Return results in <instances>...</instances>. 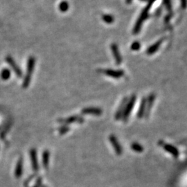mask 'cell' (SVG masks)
<instances>
[{
    "label": "cell",
    "instance_id": "6da1fadb",
    "mask_svg": "<svg viewBox=\"0 0 187 187\" xmlns=\"http://www.w3.org/2000/svg\"><path fill=\"white\" fill-rule=\"evenodd\" d=\"M155 0H150V1L148 2V6H146V8H145L144 9V10L142 11L141 15L139 16L138 20H137V22H136L135 27H134L133 33H135H135H137L139 31V30H140L141 27L142 26V24H143L144 21L147 18L148 14V11L150 10V6H151L153 3L155 2Z\"/></svg>",
    "mask_w": 187,
    "mask_h": 187
},
{
    "label": "cell",
    "instance_id": "7a4b0ae2",
    "mask_svg": "<svg viewBox=\"0 0 187 187\" xmlns=\"http://www.w3.org/2000/svg\"><path fill=\"white\" fill-rule=\"evenodd\" d=\"M35 62V60L33 56L30 57L29 58V60H28V63H27L26 75V76H25L24 80L23 81V87L24 88H27L28 87H29V85L30 84V80H31L32 73L33 71V69H34Z\"/></svg>",
    "mask_w": 187,
    "mask_h": 187
},
{
    "label": "cell",
    "instance_id": "3957f363",
    "mask_svg": "<svg viewBox=\"0 0 187 187\" xmlns=\"http://www.w3.org/2000/svg\"><path fill=\"white\" fill-rule=\"evenodd\" d=\"M30 158L31 160V165L33 171L37 173L39 171V164L38 161V155H37V150L35 148H32L29 151Z\"/></svg>",
    "mask_w": 187,
    "mask_h": 187
},
{
    "label": "cell",
    "instance_id": "277c9868",
    "mask_svg": "<svg viewBox=\"0 0 187 187\" xmlns=\"http://www.w3.org/2000/svg\"><path fill=\"white\" fill-rule=\"evenodd\" d=\"M83 121V117L79 116H71L70 117H67L66 119H60L58 120V122H59L60 124H62L63 125H68L74 122H79L80 124Z\"/></svg>",
    "mask_w": 187,
    "mask_h": 187
},
{
    "label": "cell",
    "instance_id": "5b68a950",
    "mask_svg": "<svg viewBox=\"0 0 187 187\" xmlns=\"http://www.w3.org/2000/svg\"><path fill=\"white\" fill-rule=\"evenodd\" d=\"M6 60L7 63L9 65L11 68L13 69V70L15 71V73L16 74V76L18 77H21L22 76V71L18 67V66L17 65V64L15 63V61L10 56H7L6 58Z\"/></svg>",
    "mask_w": 187,
    "mask_h": 187
},
{
    "label": "cell",
    "instance_id": "8992f818",
    "mask_svg": "<svg viewBox=\"0 0 187 187\" xmlns=\"http://www.w3.org/2000/svg\"><path fill=\"white\" fill-rule=\"evenodd\" d=\"M111 49L112 51V54L114 57V59H115L116 65H120V64L121 63L122 59H121V54H120V53L119 51L118 47H117L116 44H112L111 45Z\"/></svg>",
    "mask_w": 187,
    "mask_h": 187
},
{
    "label": "cell",
    "instance_id": "52a82bcc",
    "mask_svg": "<svg viewBox=\"0 0 187 187\" xmlns=\"http://www.w3.org/2000/svg\"><path fill=\"white\" fill-rule=\"evenodd\" d=\"M23 173V159L20 157L18 161V163L16 164L15 170V177L18 179L21 177Z\"/></svg>",
    "mask_w": 187,
    "mask_h": 187
},
{
    "label": "cell",
    "instance_id": "ba28073f",
    "mask_svg": "<svg viewBox=\"0 0 187 187\" xmlns=\"http://www.w3.org/2000/svg\"><path fill=\"white\" fill-rule=\"evenodd\" d=\"M103 72L107 76L116 78V79L121 77L124 74V72L121 70H112V69H106L103 71Z\"/></svg>",
    "mask_w": 187,
    "mask_h": 187
},
{
    "label": "cell",
    "instance_id": "9c48e42d",
    "mask_svg": "<svg viewBox=\"0 0 187 187\" xmlns=\"http://www.w3.org/2000/svg\"><path fill=\"white\" fill-rule=\"evenodd\" d=\"M50 160V152L48 150H45L43 153V165L45 170H48Z\"/></svg>",
    "mask_w": 187,
    "mask_h": 187
},
{
    "label": "cell",
    "instance_id": "30bf717a",
    "mask_svg": "<svg viewBox=\"0 0 187 187\" xmlns=\"http://www.w3.org/2000/svg\"><path fill=\"white\" fill-rule=\"evenodd\" d=\"M161 43H162V40H160L159 41H157V43H155L153 45L150 46L147 50L146 51L147 54L148 55H152L153 54H155V53L157 51L158 49L160 48Z\"/></svg>",
    "mask_w": 187,
    "mask_h": 187
},
{
    "label": "cell",
    "instance_id": "8fae6325",
    "mask_svg": "<svg viewBox=\"0 0 187 187\" xmlns=\"http://www.w3.org/2000/svg\"><path fill=\"white\" fill-rule=\"evenodd\" d=\"M83 114H94V115H99V114H100L101 113V111H100V109L99 108H85L82 110Z\"/></svg>",
    "mask_w": 187,
    "mask_h": 187
},
{
    "label": "cell",
    "instance_id": "7c38bea8",
    "mask_svg": "<svg viewBox=\"0 0 187 187\" xmlns=\"http://www.w3.org/2000/svg\"><path fill=\"white\" fill-rule=\"evenodd\" d=\"M11 125H12V122H10L9 124H8L6 125L4 129H3V130L2 131V132L0 133V138L2 139H5L6 135V134L8 132V131L10 130Z\"/></svg>",
    "mask_w": 187,
    "mask_h": 187
},
{
    "label": "cell",
    "instance_id": "4fadbf2b",
    "mask_svg": "<svg viewBox=\"0 0 187 187\" xmlns=\"http://www.w3.org/2000/svg\"><path fill=\"white\" fill-rule=\"evenodd\" d=\"M10 71L7 69H5L1 72V78L4 80H6L10 78Z\"/></svg>",
    "mask_w": 187,
    "mask_h": 187
},
{
    "label": "cell",
    "instance_id": "5bb4252c",
    "mask_svg": "<svg viewBox=\"0 0 187 187\" xmlns=\"http://www.w3.org/2000/svg\"><path fill=\"white\" fill-rule=\"evenodd\" d=\"M69 130H70V128H69V127H68L67 125H63L62 126H60V128H58V131L59 132L61 135H65V134H66L67 132H68Z\"/></svg>",
    "mask_w": 187,
    "mask_h": 187
},
{
    "label": "cell",
    "instance_id": "9a60e30c",
    "mask_svg": "<svg viewBox=\"0 0 187 187\" xmlns=\"http://www.w3.org/2000/svg\"><path fill=\"white\" fill-rule=\"evenodd\" d=\"M59 8L61 11H63V12H65V11H67L69 9L68 3L66 2H61L59 6Z\"/></svg>",
    "mask_w": 187,
    "mask_h": 187
},
{
    "label": "cell",
    "instance_id": "2e32d148",
    "mask_svg": "<svg viewBox=\"0 0 187 187\" xmlns=\"http://www.w3.org/2000/svg\"><path fill=\"white\" fill-rule=\"evenodd\" d=\"M103 19L104 20V22H105L106 23L110 24L112 23L114 21V18L112 16H111L110 15H105L103 16Z\"/></svg>",
    "mask_w": 187,
    "mask_h": 187
},
{
    "label": "cell",
    "instance_id": "e0dca14e",
    "mask_svg": "<svg viewBox=\"0 0 187 187\" xmlns=\"http://www.w3.org/2000/svg\"><path fill=\"white\" fill-rule=\"evenodd\" d=\"M139 48H140V44L138 42H135L131 46V49H132V50H135V51L138 50Z\"/></svg>",
    "mask_w": 187,
    "mask_h": 187
},
{
    "label": "cell",
    "instance_id": "ac0fdd59",
    "mask_svg": "<svg viewBox=\"0 0 187 187\" xmlns=\"http://www.w3.org/2000/svg\"><path fill=\"white\" fill-rule=\"evenodd\" d=\"M43 178L42 177H38L37 180V182H36L35 185L33 187H42L43 186Z\"/></svg>",
    "mask_w": 187,
    "mask_h": 187
},
{
    "label": "cell",
    "instance_id": "d6986e66",
    "mask_svg": "<svg viewBox=\"0 0 187 187\" xmlns=\"http://www.w3.org/2000/svg\"><path fill=\"white\" fill-rule=\"evenodd\" d=\"M181 1H182V2H181V5H182V8H186L187 5V0H181Z\"/></svg>",
    "mask_w": 187,
    "mask_h": 187
},
{
    "label": "cell",
    "instance_id": "ffe728a7",
    "mask_svg": "<svg viewBox=\"0 0 187 187\" xmlns=\"http://www.w3.org/2000/svg\"><path fill=\"white\" fill-rule=\"evenodd\" d=\"M131 1H132V0H126V2H127V3H128V4H129V3H130Z\"/></svg>",
    "mask_w": 187,
    "mask_h": 187
},
{
    "label": "cell",
    "instance_id": "44dd1931",
    "mask_svg": "<svg viewBox=\"0 0 187 187\" xmlns=\"http://www.w3.org/2000/svg\"><path fill=\"white\" fill-rule=\"evenodd\" d=\"M42 187H47V186H43Z\"/></svg>",
    "mask_w": 187,
    "mask_h": 187
}]
</instances>
